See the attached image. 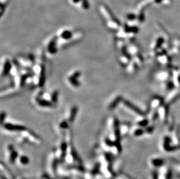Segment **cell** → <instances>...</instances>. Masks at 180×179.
Returning <instances> with one entry per match:
<instances>
[{"instance_id":"obj_1","label":"cell","mask_w":180,"mask_h":179,"mask_svg":"<svg viewBox=\"0 0 180 179\" xmlns=\"http://www.w3.org/2000/svg\"><path fill=\"white\" fill-rule=\"evenodd\" d=\"M64 161L68 165H82L80 157L72 145L70 147V152L67 151Z\"/></svg>"},{"instance_id":"obj_2","label":"cell","mask_w":180,"mask_h":179,"mask_svg":"<svg viewBox=\"0 0 180 179\" xmlns=\"http://www.w3.org/2000/svg\"><path fill=\"white\" fill-rule=\"evenodd\" d=\"M60 161L57 158L55 155L50 157L48 159L47 164H46V168H47V173L49 175L51 176L52 177L55 178V177L57 176V172L58 168V164Z\"/></svg>"},{"instance_id":"obj_3","label":"cell","mask_w":180,"mask_h":179,"mask_svg":"<svg viewBox=\"0 0 180 179\" xmlns=\"http://www.w3.org/2000/svg\"><path fill=\"white\" fill-rule=\"evenodd\" d=\"M8 155L7 157V162L9 165H12L15 164L17 161V159L19 157V154L15 149L12 145H8L7 147Z\"/></svg>"},{"instance_id":"obj_4","label":"cell","mask_w":180,"mask_h":179,"mask_svg":"<svg viewBox=\"0 0 180 179\" xmlns=\"http://www.w3.org/2000/svg\"><path fill=\"white\" fill-rule=\"evenodd\" d=\"M4 128L7 130L11 131V132H24L27 130L26 127L24 126L9 123L4 124Z\"/></svg>"},{"instance_id":"obj_5","label":"cell","mask_w":180,"mask_h":179,"mask_svg":"<svg viewBox=\"0 0 180 179\" xmlns=\"http://www.w3.org/2000/svg\"><path fill=\"white\" fill-rule=\"evenodd\" d=\"M16 163L20 167H25L28 166L30 163V159L28 157V156L26 155H19V157L16 161Z\"/></svg>"},{"instance_id":"obj_6","label":"cell","mask_w":180,"mask_h":179,"mask_svg":"<svg viewBox=\"0 0 180 179\" xmlns=\"http://www.w3.org/2000/svg\"><path fill=\"white\" fill-rule=\"evenodd\" d=\"M46 81V69L44 65H41L40 72L39 86L40 87H43L45 84Z\"/></svg>"},{"instance_id":"obj_7","label":"cell","mask_w":180,"mask_h":179,"mask_svg":"<svg viewBox=\"0 0 180 179\" xmlns=\"http://www.w3.org/2000/svg\"><path fill=\"white\" fill-rule=\"evenodd\" d=\"M78 107H76V106H74V107H73L71 108L70 118H69V122H70L71 123H72L74 122L77 115V113H78Z\"/></svg>"},{"instance_id":"obj_8","label":"cell","mask_w":180,"mask_h":179,"mask_svg":"<svg viewBox=\"0 0 180 179\" xmlns=\"http://www.w3.org/2000/svg\"><path fill=\"white\" fill-rule=\"evenodd\" d=\"M12 68V65L9 61H6L5 63H4L3 72V76H5L9 74L11 71Z\"/></svg>"},{"instance_id":"obj_9","label":"cell","mask_w":180,"mask_h":179,"mask_svg":"<svg viewBox=\"0 0 180 179\" xmlns=\"http://www.w3.org/2000/svg\"><path fill=\"white\" fill-rule=\"evenodd\" d=\"M56 43L55 40L53 39L50 41L49 45H48V51L51 54H55L57 53V48L55 46Z\"/></svg>"},{"instance_id":"obj_10","label":"cell","mask_w":180,"mask_h":179,"mask_svg":"<svg viewBox=\"0 0 180 179\" xmlns=\"http://www.w3.org/2000/svg\"><path fill=\"white\" fill-rule=\"evenodd\" d=\"M37 104H39L40 106L43 107H51L53 105V103L52 102H50L48 100L44 99H37Z\"/></svg>"},{"instance_id":"obj_11","label":"cell","mask_w":180,"mask_h":179,"mask_svg":"<svg viewBox=\"0 0 180 179\" xmlns=\"http://www.w3.org/2000/svg\"><path fill=\"white\" fill-rule=\"evenodd\" d=\"M60 37L64 40H69L72 37V33L68 30H64L61 33Z\"/></svg>"},{"instance_id":"obj_12","label":"cell","mask_w":180,"mask_h":179,"mask_svg":"<svg viewBox=\"0 0 180 179\" xmlns=\"http://www.w3.org/2000/svg\"><path fill=\"white\" fill-rule=\"evenodd\" d=\"M121 98L120 96H118L116 97L114 100L112 101L111 103L110 104V105H109V109H114L115 108H116L117 105H118V103L121 101Z\"/></svg>"},{"instance_id":"obj_13","label":"cell","mask_w":180,"mask_h":179,"mask_svg":"<svg viewBox=\"0 0 180 179\" xmlns=\"http://www.w3.org/2000/svg\"><path fill=\"white\" fill-rule=\"evenodd\" d=\"M58 95H59V91L58 90L54 91L51 95V100L53 104H57L58 102Z\"/></svg>"},{"instance_id":"obj_14","label":"cell","mask_w":180,"mask_h":179,"mask_svg":"<svg viewBox=\"0 0 180 179\" xmlns=\"http://www.w3.org/2000/svg\"><path fill=\"white\" fill-rule=\"evenodd\" d=\"M68 80L73 86H74L75 87H78L79 86H80V83L77 80V79L75 78L74 77H73L72 76H71V77H69Z\"/></svg>"},{"instance_id":"obj_15","label":"cell","mask_w":180,"mask_h":179,"mask_svg":"<svg viewBox=\"0 0 180 179\" xmlns=\"http://www.w3.org/2000/svg\"><path fill=\"white\" fill-rule=\"evenodd\" d=\"M104 143H105L106 146L108 147H112L116 145V142H114V141H112L111 139L107 138V137L104 140Z\"/></svg>"},{"instance_id":"obj_16","label":"cell","mask_w":180,"mask_h":179,"mask_svg":"<svg viewBox=\"0 0 180 179\" xmlns=\"http://www.w3.org/2000/svg\"><path fill=\"white\" fill-rule=\"evenodd\" d=\"M30 76V74H25V75H24V76H23L22 77L21 80H20V86L23 87V86H24V84H25V82H26V80H27V79H28Z\"/></svg>"},{"instance_id":"obj_17","label":"cell","mask_w":180,"mask_h":179,"mask_svg":"<svg viewBox=\"0 0 180 179\" xmlns=\"http://www.w3.org/2000/svg\"><path fill=\"white\" fill-rule=\"evenodd\" d=\"M82 7L83 9L85 10H87L89 9L90 5L88 0H82Z\"/></svg>"},{"instance_id":"obj_18","label":"cell","mask_w":180,"mask_h":179,"mask_svg":"<svg viewBox=\"0 0 180 179\" xmlns=\"http://www.w3.org/2000/svg\"><path fill=\"white\" fill-rule=\"evenodd\" d=\"M37 179H54V178L52 177L51 176L49 175V174L47 173L41 174V176L40 177H39Z\"/></svg>"},{"instance_id":"obj_19","label":"cell","mask_w":180,"mask_h":179,"mask_svg":"<svg viewBox=\"0 0 180 179\" xmlns=\"http://www.w3.org/2000/svg\"><path fill=\"white\" fill-rule=\"evenodd\" d=\"M69 126L68 123L64 120V121H62V122H61V123L60 124V128L61 129H67Z\"/></svg>"},{"instance_id":"obj_20","label":"cell","mask_w":180,"mask_h":179,"mask_svg":"<svg viewBox=\"0 0 180 179\" xmlns=\"http://www.w3.org/2000/svg\"><path fill=\"white\" fill-rule=\"evenodd\" d=\"M5 118H6V113L5 112H3L1 113V123L2 124L4 123V120L5 119Z\"/></svg>"},{"instance_id":"obj_21","label":"cell","mask_w":180,"mask_h":179,"mask_svg":"<svg viewBox=\"0 0 180 179\" xmlns=\"http://www.w3.org/2000/svg\"><path fill=\"white\" fill-rule=\"evenodd\" d=\"M81 72H79V71H77V72H75L74 74H72V76L73 77H74L75 78H76V79H78L79 78V77L81 76Z\"/></svg>"},{"instance_id":"obj_22","label":"cell","mask_w":180,"mask_h":179,"mask_svg":"<svg viewBox=\"0 0 180 179\" xmlns=\"http://www.w3.org/2000/svg\"><path fill=\"white\" fill-rule=\"evenodd\" d=\"M72 2H73V3H74L77 4V3H79V2L82 1V0H72Z\"/></svg>"},{"instance_id":"obj_23","label":"cell","mask_w":180,"mask_h":179,"mask_svg":"<svg viewBox=\"0 0 180 179\" xmlns=\"http://www.w3.org/2000/svg\"><path fill=\"white\" fill-rule=\"evenodd\" d=\"M1 179H8V178L6 177L5 176H4L3 174H1Z\"/></svg>"}]
</instances>
